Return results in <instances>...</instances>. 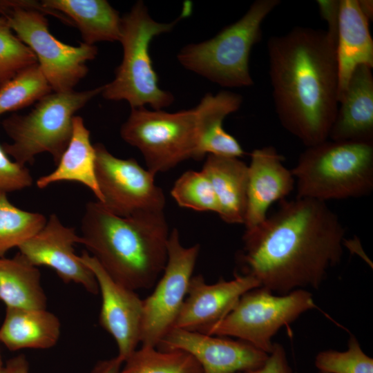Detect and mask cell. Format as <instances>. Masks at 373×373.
<instances>
[{"instance_id": "6da1fadb", "label": "cell", "mask_w": 373, "mask_h": 373, "mask_svg": "<svg viewBox=\"0 0 373 373\" xmlns=\"http://www.w3.org/2000/svg\"><path fill=\"white\" fill-rule=\"evenodd\" d=\"M344 236L342 223L325 202L283 200L261 224L245 230L240 256L242 274L278 295L317 289L340 262Z\"/></svg>"}, {"instance_id": "7a4b0ae2", "label": "cell", "mask_w": 373, "mask_h": 373, "mask_svg": "<svg viewBox=\"0 0 373 373\" xmlns=\"http://www.w3.org/2000/svg\"><path fill=\"white\" fill-rule=\"evenodd\" d=\"M281 125L307 147L327 140L338 108L336 42L327 30L296 26L267 42Z\"/></svg>"}, {"instance_id": "3957f363", "label": "cell", "mask_w": 373, "mask_h": 373, "mask_svg": "<svg viewBox=\"0 0 373 373\" xmlns=\"http://www.w3.org/2000/svg\"><path fill=\"white\" fill-rule=\"evenodd\" d=\"M81 231L82 245L119 284L134 291L150 289L162 274L170 234L164 212L125 218L91 201Z\"/></svg>"}, {"instance_id": "277c9868", "label": "cell", "mask_w": 373, "mask_h": 373, "mask_svg": "<svg viewBox=\"0 0 373 373\" xmlns=\"http://www.w3.org/2000/svg\"><path fill=\"white\" fill-rule=\"evenodd\" d=\"M192 11L191 2H186L180 16L171 23H160L149 15L145 4L140 1L122 17L119 42L123 48L122 61L116 68L114 79L103 86L102 96L113 101L125 100L131 108L149 105L162 110L174 101L173 95L162 90L158 84L149 54L151 40L157 35L170 32Z\"/></svg>"}, {"instance_id": "5b68a950", "label": "cell", "mask_w": 373, "mask_h": 373, "mask_svg": "<svg viewBox=\"0 0 373 373\" xmlns=\"http://www.w3.org/2000/svg\"><path fill=\"white\" fill-rule=\"evenodd\" d=\"M297 198L325 202L373 189V143L325 140L307 147L291 170Z\"/></svg>"}, {"instance_id": "8992f818", "label": "cell", "mask_w": 373, "mask_h": 373, "mask_svg": "<svg viewBox=\"0 0 373 373\" xmlns=\"http://www.w3.org/2000/svg\"><path fill=\"white\" fill-rule=\"evenodd\" d=\"M64 23L63 15L52 12L41 2L26 0H0V16L11 30L35 54L37 64L53 92H66L87 75L86 63L95 58V45L66 44L50 32L46 15Z\"/></svg>"}, {"instance_id": "52a82bcc", "label": "cell", "mask_w": 373, "mask_h": 373, "mask_svg": "<svg viewBox=\"0 0 373 373\" xmlns=\"http://www.w3.org/2000/svg\"><path fill=\"white\" fill-rule=\"evenodd\" d=\"M279 0H256L247 12L210 39L183 47L180 63L221 86L237 88L254 84L249 72L252 47L262 37V24Z\"/></svg>"}, {"instance_id": "ba28073f", "label": "cell", "mask_w": 373, "mask_h": 373, "mask_svg": "<svg viewBox=\"0 0 373 373\" xmlns=\"http://www.w3.org/2000/svg\"><path fill=\"white\" fill-rule=\"evenodd\" d=\"M103 86L82 91L52 92L37 102L26 115L12 114L1 122L12 144L6 153L22 166L36 155L48 153L57 164L73 134L75 113L101 93Z\"/></svg>"}, {"instance_id": "9c48e42d", "label": "cell", "mask_w": 373, "mask_h": 373, "mask_svg": "<svg viewBox=\"0 0 373 373\" xmlns=\"http://www.w3.org/2000/svg\"><path fill=\"white\" fill-rule=\"evenodd\" d=\"M201 110L175 113L131 108L120 128L122 138L137 148L153 175L169 171L188 159L200 160Z\"/></svg>"}, {"instance_id": "30bf717a", "label": "cell", "mask_w": 373, "mask_h": 373, "mask_svg": "<svg viewBox=\"0 0 373 373\" xmlns=\"http://www.w3.org/2000/svg\"><path fill=\"white\" fill-rule=\"evenodd\" d=\"M315 307L306 289L278 295L259 287L245 293L224 318L202 333L236 337L269 354L277 332Z\"/></svg>"}, {"instance_id": "8fae6325", "label": "cell", "mask_w": 373, "mask_h": 373, "mask_svg": "<svg viewBox=\"0 0 373 373\" xmlns=\"http://www.w3.org/2000/svg\"><path fill=\"white\" fill-rule=\"evenodd\" d=\"M95 174L103 201L110 212L131 217L145 213L164 212L166 198L155 182V175L134 158L122 159L104 144H94Z\"/></svg>"}, {"instance_id": "7c38bea8", "label": "cell", "mask_w": 373, "mask_h": 373, "mask_svg": "<svg viewBox=\"0 0 373 373\" xmlns=\"http://www.w3.org/2000/svg\"><path fill=\"white\" fill-rule=\"evenodd\" d=\"M200 252L198 244L186 247L173 229L167 242V260L153 293L143 299L140 343L157 347L172 329L186 296Z\"/></svg>"}, {"instance_id": "4fadbf2b", "label": "cell", "mask_w": 373, "mask_h": 373, "mask_svg": "<svg viewBox=\"0 0 373 373\" xmlns=\"http://www.w3.org/2000/svg\"><path fill=\"white\" fill-rule=\"evenodd\" d=\"M77 243L82 244L81 236L52 213L43 228L17 248L31 265L48 267L64 283L80 285L89 293L97 294L99 287L93 273L74 251Z\"/></svg>"}, {"instance_id": "5bb4252c", "label": "cell", "mask_w": 373, "mask_h": 373, "mask_svg": "<svg viewBox=\"0 0 373 373\" xmlns=\"http://www.w3.org/2000/svg\"><path fill=\"white\" fill-rule=\"evenodd\" d=\"M157 347L191 354L203 373H243L260 367L269 354L241 340L179 328L171 329Z\"/></svg>"}, {"instance_id": "9a60e30c", "label": "cell", "mask_w": 373, "mask_h": 373, "mask_svg": "<svg viewBox=\"0 0 373 373\" xmlns=\"http://www.w3.org/2000/svg\"><path fill=\"white\" fill-rule=\"evenodd\" d=\"M80 258L93 273L101 294L100 325L114 338L117 356L124 362L140 343L143 299L111 278L88 253L83 251Z\"/></svg>"}, {"instance_id": "2e32d148", "label": "cell", "mask_w": 373, "mask_h": 373, "mask_svg": "<svg viewBox=\"0 0 373 373\" xmlns=\"http://www.w3.org/2000/svg\"><path fill=\"white\" fill-rule=\"evenodd\" d=\"M260 287L247 274L207 284L202 275L192 276L186 296L172 328L204 332L224 318L247 291Z\"/></svg>"}, {"instance_id": "e0dca14e", "label": "cell", "mask_w": 373, "mask_h": 373, "mask_svg": "<svg viewBox=\"0 0 373 373\" xmlns=\"http://www.w3.org/2000/svg\"><path fill=\"white\" fill-rule=\"evenodd\" d=\"M283 160L272 146L251 152L248 165L245 230L261 224L267 218L270 206L285 200L294 189V177L285 166Z\"/></svg>"}, {"instance_id": "ac0fdd59", "label": "cell", "mask_w": 373, "mask_h": 373, "mask_svg": "<svg viewBox=\"0 0 373 373\" xmlns=\"http://www.w3.org/2000/svg\"><path fill=\"white\" fill-rule=\"evenodd\" d=\"M334 141L373 143V75L361 65L352 73L329 131Z\"/></svg>"}, {"instance_id": "d6986e66", "label": "cell", "mask_w": 373, "mask_h": 373, "mask_svg": "<svg viewBox=\"0 0 373 373\" xmlns=\"http://www.w3.org/2000/svg\"><path fill=\"white\" fill-rule=\"evenodd\" d=\"M336 59L339 103L355 69L361 65L373 68L369 20L361 12L358 0H340Z\"/></svg>"}, {"instance_id": "ffe728a7", "label": "cell", "mask_w": 373, "mask_h": 373, "mask_svg": "<svg viewBox=\"0 0 373 373\" xmlns=\"http://www.w3.org/2000/svg\"><path fill=\"white\" fill-rule=\"evenodd\" d=\"M201 171L212 185L220 218L229 224H244L248 165L238 157L209 154Z\"/></svg>"}, {"instance_id": "44dd1931", "label": "cell", "mask_w": 373, "mask_h": 373, "mask_svg": "<svg viewBox=\"0 0 373 373\" xmlns=\"http://www.w3.org/2000/svg\"><path fill=\"white\" fill-rule=\"evenodd\" d=\"M41 3L48 10L68 18L79 29L84 44L120 41L122 17L106 0H44Z\"/></svg>"}, {"instance_id": "7402d4cb", "label": "cell", "mask_w": 373, "mask_h": 373, "mask_svg": "<svg viewBox=\"0 0 373 373\" xmlns=\"http://www.w3.org/2000/svg\"><path fill=\"white\" fill-rule=\"evenodd\" d=\"M58 318L46 309L6 307L0 327V342L10 350L48 349L60 336Z\"/></svg>"}, {"instance_id": "603a6c76", "label": "cell", "mask_w": 373, "mask_h": 373, "mask_svg": "<svg viewBox=\"0 0 373 373\" xmlns=\"http://www.w3.org/2000/svg\"><path fill=\"white\" fill-rule=\"evenodd\" d=\"M242 102L241 95L229 90L208 93L202 98L198 104L202 115L200 160L209 154L239 158L245 153L238 141L222 127L224 119L238 111Z\"/></svg>"}, {"instance_id": "cb8c5ba5", "label": "cell", "mask_w": 373, "mask_h": 373, "mask_svg": "<svg viewBox=\"0 0 373 373\" xmlns=\"http://www.w3.org/2000/svg\"><path fill=\"white\" fill-rule=\"evenodd\" d=\"M75 182L87 186L102 202L95 174V150L90 140V131L80 116L73 118V128L70 141L51 173L41 176L36 181L39 189L59 182Z\"/></svg>"}, {"instance_id": "d4e9b609", "label": "cell", "mask_w": 373, "mask_h": 373, "mask_svg": "<svg viewBox=\"0 0 373 373\" xmlns=\"http://www.w3.org/2000/svg\"><path fill=\"white\" fill-rule=\"evenodd\" d=\"M0 300L6 307L46 309L40 272L20 254L12 258H0Z\"/></svg>"}, {"instance_id": "484cf974", "label": "cell", "mask_w": 373, "mask_h": 373, "mask_svg": "<svg viewBox=\"0 0 373 373\" xmlns=\"http://www.w3.org/2000/svg\"><path fill=\"white\" fill-rule=\"evenodd\" d=\"M123 363L119 373H203L191 354L152 346L142 345Z\"/></svg>"}, {"instance_id": "4316f807", "label": "cell", "mask_w": 373, "mask_h": 373, "mask_svg": "<svg viewBox=\"0 0 373 373\" xmlns=\"http://www.w3.org/2000/svg\"><path fill=\"white\" fill-rule=\"evenodd\" d=\"M52 92L38 64L30 66L0 86V115L37 102Z\"/></svg>"}, {"instance_id": "83f0119b", "label": "cell", "mask_w": 373, "mask_h": 373, "mask_svg": "<svg viewBox=\"0 0 373 373\" xmlns=\"http://www.w3.org/2000/svg\"><path fill=\"white\" fill-rule=\"evenodd\" d=\"M46 221L43 214L22 210L12 204L6 193H1L0 258L37 233Z\"/></svg>"}, {"instance_id": "f1b7e54d", "label": "cell", "mask_w": 373, "mask_h": 373, "mask_svg": "<svg viewBox=\"0 0 373 373\" xmlns=\"http://www.w3.org/2000/svg\"><path fill=\"white\" fill-rule=\"evenodd\" d=\"M171 194L181 207L218 213L215 192L202 171L190 170L183 173L175 182Z\"/></svg>"}, {"instance_id": "f546056e", "label": "cell", "mask_w": 373, "mask_h": 373, "mask_svg": "<svg viewBox=\"0 0 373 373\" xmlns=\"http://www.w3.org/2000/svg\"><path fill=\"white\" fill-rule=\"evenodd\" d=\"M314 365L325 373H373V358L354 336L350 337L345 351L328 350L317 354Z\"/></svg>"}, {"instance_id": "4dcf8cb0", "label": "cell", "mask_w": 373, "mask_h": 373, "mask_svg": "<svg viewBox=\"0 0 373 373\" xmlns=\"http://www.w3.org/2000/svg\"><path fill=\"white\" fill-rule=\"evenodd\" d=\"M37 63L33 52L9 28L0 29V86Z\"/></svg>"}, {"instance_id": "1f68e13d", "label": "cell", "mask_w": 373, "mask_h": 373, "mask_svg": "<svg viewBox=\"0 0 373 373\" xmlns=\"http://www.w3.org/2000/svg\"><path fill=\"white\" fill-rule=\"evenodd\" d=\"M32 183L29 169L12 161L0 145V194L22 190Z\"/></svg>"}, {"instance_id": "d6a6232c", "label": "cell", "mask_w": 373, "mask_h": 373, "mask_svg": "<svg viewBox=\"0 0 373 373\" xmlns=\"http://www.w3.org/2000/svg\"><path fill=\"white\" fill-rule=\"evenodd\" d=\"M243 373H293L283 345L274 343L265 362L260 367Z\"/></svg>"}, {"instance_id": "836d02e7", "label": "cell", "mask_w": 373, "mask_h": 373, "mask_svg": "<svg viewBox=\"0 0 373 373\" xmlns=\"http://www.w3.org/2000/svg\"><path fill=\"white\" fill-rule=\"evenodd\" d=\"M320 15L327 26V32L336 42L340 12V0H318Z\"/></svg>"}, {"instance_id": "e575fe53", "label": "cell", "mask_w": 373, "mask_h": 373, "mask_svg": "<svg viewBox=\"0 0 373 373\" xmlns=\"http://www.w3.org/2000/svg\"><path fill=\"white\" fill-rule=\"evenodd\" d=\"M1 373H29V364L26 356L18 355L9 359Z\"/></svg>"}, {"instance_id": "d590c367", "label": "cell", "mask_w": 373, "mask_h": 373, "mask_svg": "<svg viewBox=\"0 0 373 373\" xmlns=\"http://www.w3.org/2000/svg\"><path fill=\"white\" fill-rule=\"evenodd\" d=\"M123 363L117 356L102 360L95 365L91 373H119Z\"/></svg>"}, {"instance_id": "8d00e7d4", "label": "cell", "mask_w": 373, "mask_h": 373, "mask_svg": "<svg viewBox=\"0 0 373 373\" xmlns=\"http://www.w3.org/2000/svg\"><path fill=\"white\" fill-rule=\"evenodd\" d=\"M359 8L363 14L370 21L372 19L373 15V3L370 0H358Z\"/></svg>"}, {"instance_id": "74e56055", "label": "cell", "mask_w": 373, "mask_h": 373, "mask_svg": "<svg viewBox=\"0 0 373 373\" xmlns=\"http://www.w3.org/2000/svg\"><path fill=\"white\" fill-rule=\"evenodd\" d=\"M6 28L9 27L8 26L6 19L3 17L0 16V29Z\"/></svg>"}, {"instance_id": "f35d334b", "label": "cell", "mask_w": 373, "mask_h": 373, "mask_svg": "<svg viewBox=\"0 0 373 373\" xmlns=\"http://www.w3.org/2000/svg\"><path fill=\"white\" fill-rule=\"evenodd\" d=\"M3 367V363H2L1 357V354H0V373L1 372V370H2Z\"/></svg>"}, {"instance_id": "ab89813d", "label": "cell", "mask_w": 373, "mask_h": 373, "mask_svg": "<svg viewBox=\"0 0 373 373\" xmlns=\"http://www.w3.org/2000/svg\"><path fill=\"white\" fill-rule=\"evenodd\" d=\"M318 373H325V372H318Z\"/></svg>"}]
</instances>
